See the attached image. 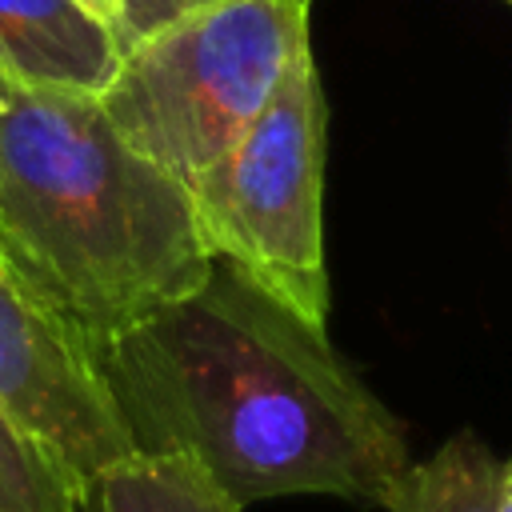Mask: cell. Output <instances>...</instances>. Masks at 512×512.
Returning a JSON list of instances; mask_svg holds the SVG:
<instances>
[{"mask_svg": "<svg viewBox=\"0 0 512 512\" xmlns=\"http://www.w3.org/2000/svg\"><path fill=\"white\" fill-rule=\"evenodd\" d=\"M132 452L192 456L240 508L324 492L388 508L408 460L400 420L340 360L328 328L232 264L92 348Z\"/></svg>", "mask_w": 512, "mask_h": 512, "instance_id": "obj_1", "label": "cell"}, {"mask_svg": "<svg viewBox=\"0 0 512 512\" xmlns=\"http://www.w3.org/2000/svg\"><path fill=\"white\" fill-rule=\"evenodd\" d=\"M0 272L88 348L192 296L212 256L188 188L96 96L0 88Z\"/></svg>", "mask_w": 512, "mask_h": 512, "instance_id": "obj_2", "label": "cell"}, {"mask_svg": "<svg viewBox=\"0 0 512 512\" xmlns=\"http://www.w3.org/2000/svg\"><path fill=\"white\" fill-rule=\"evenodd\" d=\"M312 0H216L124 48L96 96L112 128L188 184L264 112L308 52Z\"/></svg>", "mask_w": 512, "mask_h": 512, "instance_id": "obj_3", "label": "cell"}, {"mask_svg": "<svg viewBox=\"0 0 512 512\" xmlns=\"http://www.w3.org/2000/svg\"><path fill=\"white\" fill-rule=\"evenodd\" d=\"M184 188L212 260L328 324L324 92L312 48L292 60L244 136Z\"/></svg>", "mask_w": 512, "mask_h": 512, "instance_id": "obj_4", "label": "cell"}, {"mask_svg": "<svg viewBox=\"0 0 512 512\" xmlns=\"http://www.w3.org/2000/svg\"><path fill=\"white\" fill-rule=\"evenodd\" d=\"M0 412L84 488L132 456L92 348L0 272Z\"/></svg>", "mask_w": 512, "mask_h": 512, "instance_id": "obj_5", "label": "cell"}, {"mask_svg": "<svg viewBox=\"0 0 512 512\" xmlns=\"http://www.w3.org/2000/svg\"><path fill=\"white\" fill-rule=\"evenodd\" d=\"M120 56L116 32L80 0H0V76L8 84L100 96Z\"/></svg>", "mask_w": 512, "mask_h": 512, "instance_id": "obj_6", "label": "cell"}, {"mask_svg": "<svg viewBox=\"0 0 512 512\" xmlns=\"http://www.w3.org/2000/svg\"><path fill=\"white\" fill-rule=\"evenodd\" d=\"M80 512H244L192 456L132 452L108 464L80 500Z\"/></svg>", "mask_w": 512, "mask_h": 512, "instance_id": "obj_7", "label": "cell"}, {"mask_svg": "<svg viewBox=\"0 0 512 512\" xmlns=\"http://www.w3.org/2000/svg\"><path fill=\"white\" fill-rule=\"evenodd\" d=\"M504 460L472 432L452 436L424 464H412L384 512H496Z\"/></svg>", "mask_w": 512, "mask_h": 512, "instance_id": "obj_8", "label": "cell"}, {"mask_svg": "<svg viewBox=\"0 0 512 512\" xmlns=\"http://www.w3.org/2000/svg\"><path fill=\"white\" fill-rule=\"evenodd\" d=\"M0 512H80L64 468L0 412Z\"/></svg>", "mask_w": 512, "mask_h": 512, "instance_id": "obj_9", "label": "cell"}, {"mask_svg": "<svg viewBox=\"0 0 512 512\" xmlns=\"http://www.w3.org/2000/svg\"><path fill=\"white\" fill-rule=\"evenodd\" d=\"M216 0H116V40L120 48H132L136 40L152 36L156 28L196 12V8H208Z\"/></svg>", "mask_w": 512, "mask_h": 512, "instance_id": "obj_10", "label": "cell"}, {"mask_svg": "<svg viewBox=\"0 0 512 512\" xmlns=\"http://www.w3.org/2000/svg\"><path fill=\"white\" fill-rule=\"evenodd\" d=\"M80 4H88V8H92V12H96V16L116 32V0H80Z\"/></svg>", "mask_w": 512, "mask_h": 512, "instance_id": "obj_11", "label": "cell"}, {"mask_svg": "<svg viewBox=\"0 0 512 512\" xmlns=\"http://www.w3.org/2000/svg\"><path fill=\"white\" fill-rule=\"evenodd\" d=\"M496 512H512V460H504V480H500V504Z\"/></svg>", "mask_w": 512, "mask_h": 512, "instance_id": "obj_12", "label": "cell"}, {"mask_svg": "<svg viewBox=\"0 0 512 512\" xmlns=\"http://www.w3.org/2000/svg\"><path fill=\"white\" fill-rule=\"evenodd\" d=\"M0 88H4V76H0Z\"/></svg>", "mask_w": 512, "mask_h": 512, "instance_id": "obj_13", "label": "cell"}, {"mask_svg": "<svg viewBox=\"0 0 512 512\" xmlns=\"http://www.w3.org/2000/svg\"><path fill=\"white\" fill-rule=\"evenodd\" d=\"M508 4H512V0H508Z\"/></svg>", "mask_w": 512, "mask_h": 512, "instance_id": "obj_14", "label": "cell"}]
</instances>
